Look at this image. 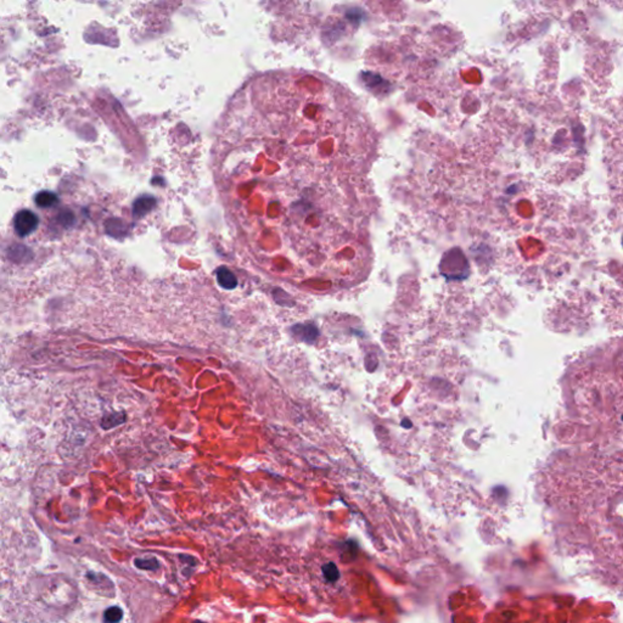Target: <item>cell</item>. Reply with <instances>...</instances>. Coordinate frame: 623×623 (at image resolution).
<instances>
[{
	"instance_id": "cell-7",
	"label": "cell",
	"mask_w": 623,
	"mask_h": 623,
	"mask_svg": "<svg viewBox=\"0 0 623 623\" xmlns=\"http://www.w3.org/2000/svg\"><path fill=\"white\" fill-rule=\"evenodd\" d=\"M31 251L23 246H12L9 248V258L15 262H24L30 260Z\"/></svg>"
},
{
	"instance_id": "cell-10",
	"label": "cell",
	"mask_w": 623,
	"mask_h": 623,
	"mask_svg": "<svg viewBox=\"0 0 623 623\" xmlns=\"http://www.w3.org/2000/svg\"><path fill=\"white\" fill-rule=\"evenodd\" d=\"M622 403H623V401H622ZM622 413H623V408H622ZM621 417H622V419H623V414H622V416H621Z\"/></svg>"
},
{
	"instance_id": "cell-3",
	"label": "cell",
	"mask_w": 623,
	"mask_h": 623,
	"mask_svg": "<svg viewBox=\"0 0 623 623\" xmlns=\"http://www.w3.org/2000/svg\"><path fill=\"white\" fill-rule=\"evenodd\" d=\"M292 332L297 338L302 341L308 342V344H313L318 337V329L313 324H298L292 328Z\"/></svg>"
},
{
	"instance_id": "cell-11",
	"label": "cell",
	"mask_w": 623,
	"mask_h": 623,
	"mask_svg": "<svg viewBox=\"0 0 623 623\" xmlns=\"http://www.w3.org/2000/svg\"><path fill=\"white\" fill-rule=\"evenodd\" d=\"M194 623H204V622H200V621H197V622H194Z\"/></svg>"
},
{
	"instance_id": "cell-1",
	"label": "cell",
	"mask_w": 623,
	"mask_h": 623,
	"mask_svg": "<svg viewBox=\"0 0 623 623\" xmlns=\"http://www.w3.org/2000/svg\"><path fill=\"white\" fill-rule=\"evenodd\" d=\"M39 219L34 212L30 210H22L17 212L14 219V229L20 238H26V236L36 232L38 228Z\"/></svg>"
},
{
	"instance_id": "cell-2",
	"label": "cell",
	"mask_w": 623,
	"mask_h": 623,
	"mask_svg": "<svg viewBox=\"0 0 623 623\" xmlns=\"http://www.w3.org/2000/svg\"><path fill=\"white\" fill-rule=\"evenodd\" d=\"M156 206V199L152 197V196L145 195L141 196V197L136 199L135 202H134L133 205V216L134 218H143L146 214L149 213V212H151L154 210V207Z\"/></svg>"
},
{
	"instance_id": "cell-4",
	"label": "cell",
	"mask_w": 623,
	"mask_h": 623,
	"mask_svg": "<svg viewBox=\"0 0 623 623\" xmlns=\"http://www.w3.org/2000/svg\"><path fill=\"white\" fill-rule=\"evenodd\" d=\"M216 275H217V281H218V284H219L220 288H223L225 290H233L238 286V279H236V276L234 275V273L232 272V270H229L226 267L218 268L216 272Z\"/></svg>"
},
{
	"instance_id": "cell-5",
	"label": "cell",
	"mask_w": 623,
	"mask_h": 623,
	"mask_svg": "<svg viewBox=\"0 0 623 623\" xmlns=\"http://www.w3.org/2000/svg\"><path fill=\"white\" fill-rule=\"evenodd\" d=\"M36 205L40 208H49L55 206L59 202V197L51 191H40L34 197Z\"/></svg>"
},
{
	"instance_id": "cell-6",
	"label": "cell",
	"mask_w": 623,
	"mask_h": 623,
	"mask_svg": "<svg viewBox=\"0 0 623 623\" xmlns=\"http://www.w3.org/2000/svg\"><path fill=\"white\" fill-rule=\"evenodd\" d=\"M127 416L124 413H112L107 414L102 417L101 420V428L105 430H110L116 428L118 425H122L126 421Z\"/></svg>"
},
{
	"instance_id": "cell-12",
	"label": "cell",
	"mask_w": 623,
	"mask_h": 623,
	"mask_svg": "<svg viewBox=\"0 0 623 623\" xmlns=\"http://www.w3.org/2000/svg\"><path fill=\"white\" fill-rule=\"evenodd\" d=\"M622 244H623V239H622Z\"/></svg>"
},
{
	"instance_id": "cell-9",
	"label": "cell",
	"mask_w": 623,
	"mask_h": 623,
	"mask_svg": "<svg viewBox=\"0 0 623 623\" xmlns=\"http://www.w3.org/2000/svg\"><path fill=\"white\" fill-rule=\"evenodd\" d=\"M157 560L156 559H136L135 560V566L136 568L141 569V570H148V571H152V570L157 569Z\"/></svg>"
},
{
	"instance_id": "cell-8",
	"label": "cell",
	"mask_w": 623,
	"mask_h": 623,
	"mask_svg": "<svg viewBox=\"0 0 623 623\" xmlns=\"http://www.w3.org/2000/svg\"><path fill=\"white\" fill-rule=\"evenodd\" d=\"M123 617V611L121 607L111 606L106 610L104 613V622L105 623H118Z\"/></svg>"
}]
</instances>
